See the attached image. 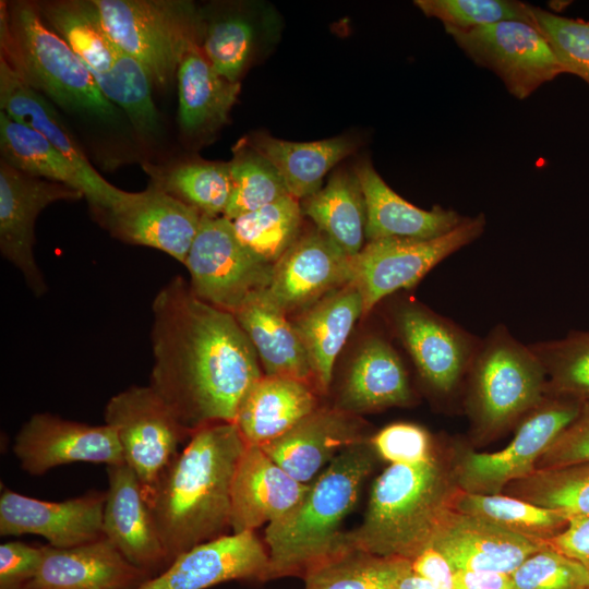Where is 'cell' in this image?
<instances>
[{
	"instance_id": "b9f144b4",
	"label": "cell",
	"mask_w": 589,
	"mask_h": 589,
	"mask_svg": "<svg viewBox=\"0 0 589 589\" xmlns=\"http://www.w3.org/2000/svg\"><path fill=\"white\" fill-rule=\"evenodd\" d=\"M229 164L231 194L226 218L233 220L290 195L280 172L244 137L232 147Z\"/></svg>"
},
{
	"instance_id": "681fc988",
	"label": "cell",
	"mask_w": 589,
	"mask_h": 589,
	"mask_svg": "<svg viewBox=\"0 0 589 589\" xmlns=\"http://www.w3.org/2000/svg\"><path fill=\"white\" fill-rule=\"evenodd\" d=\"M589 461V404L557 436L536 465V470Z\"/></svg>"
},
{
	"instance_id": "11a10c76",
	"label": "cell",
	"mask_w": 589,
	"mask_h": 589,
	"mask_svg": "<svg viewBox=\"0 0 589 589\" xmlns=\"http://www.w3.org/2000/svg\"><path fill=\"white\" fill-rule=\"evenodd\" d=\"M396 589H435V587L411 569L400 579Z\"/></svg>"
},
{
	"instance_id": "f546056e",
	"label": "cell",
	"mask_w": 589,
	"mask_h": 589,
	"mask_svg": "<svg viewBox=\"0 0 589 589\" xmlns=\"http://www.w3.org/2000/svg\"><path fill=\"white\" fill-rule=\"evenodd\" d=\"M411 401L408 374L394 347L382 337H368L350 363L336 407L358 414Z\"/></svg>"
},
{
	"instance_id": "7a4b0ae2",
	"label": "cell",
	"mask_w": 589,
	"mask_h": 589,
	"mask_svg": "<svg viewBox=\"0 0 589 589\" xmlns=\"http://www.w3.org/2000/svg\"><path fill=\"white\" fill-rule=\"evenodd\" d=\"M247 444L235 423L200 428L147 498L168 565L230 528L231 489Z\"/></svg>"
},
{
	"instance_id": "74e56055",
	"label": "cell",
	"mask_w": 589,
	"mask_h": 589,
	"mask_svg": "<svg viewBox=\"0 0 589 589\" xmlns=\"http://www.w3.org/2000/svg\"><path fill=\"white\" fill-rule=\"evenodd\" d=\"M450 508L540 543H549L562 533L570 517L504 493L490 495L460 489L455 493Z\"/></svg>"
},
{
	"instance_id": "816d5d0a",
	"label": "cell",
	"mask_w": 589,
	"mask_h": 589,
	"mask_svg": "<svg viewBox=\"0 0 589 589\" xmlns=\"http://www.w3.org/2000/svg\"><path fill=\"white\" fill-rule=\"evenodd\" d=\"M589 572V516H570L567 528L548 543Z\"/></svg>"
},
{
	"instance_id": "ba28073f",
	"label": "cell",
	"mask_w": 589,
	"mask_h": 589,
	"mask_svg": "<svg viewBox=\"0 0 589 589\" xmlns=\"http://www.w3.org/2000/svg\"><path fill=\"white\" fill-rule=\"evenodd\" d=\"M582 404L546 394L517 425L514 438L494 453L453 445L458 488L479 494H502L507 484L536 471L540 457L577 418Z\"/></svg>"
},
{
	"instance_id": "8fae6325",
	"label": "cell",
	"mask_w": 589,
	"mask_h": 589,
	"mask_svg": "<svg viewBox=\"0 0 589 589\" xmlns=\"http://www.w3.org/2000/svg\"><path fill=\"white\" fill-rule=\"evenodd\" d=\"M184 265L192 292L230 313L251 293L268 288L274 268L241 243L225 216H202Z\"/></svg>"
},
{
	"instance_id": "277c9868",
	"label": "cell",
	"mask_w": 589,
	"mask_h": 589,
	"mask_svg": "<svg viewBox=\"0 0 589 589\" xmlns=\"http://www.w3.org/2000/svg\"><path fill=\"white\" fill-rule=\"evenodd\" d=\"M375 456L370 441L341 450L310 484L301 502L267 525V579L304 576L337 555L341 521L357 503L360 489L374 468Z\"/></svg>"
},
{
	"instance_id": "44dd1931",
	"label": "cell",
	"mask_w": 589,
	"mask_h": 589,
	"mask_svg": "<svg viewBox=\"0 0 589 589\" xmlns=\"http://www.w3.org/2000/svg\"><path fill=\"white\" fill-rule=\"evenodd\" d=\"M107 474L104 537L131 564L147 574L168 564L152 509L134 471L121 462L107 466Z\"/></svg>"
},
{
	"instance_id": "ac0fdd59",
	"label": "cell",
	"mask_w": 589,
	"mask_h": 589,
	"mask_svg": "<svg viewBox=\"0 0 589 589\" xmlns=\"http://www.w3.org/2000/svg\"><path fill=\"white\" fill-rule=\"evenodd\" d=\"M351 257L315 226L303 230L274 265L267 292L287 314H296L351 283Z\"/></svg>"
},
{
	"instance_id": "d590c367",
	"label": "cell",
	"mask_w": 589,
	"mask_h": 589,
	"mask_svg": "<svg viewBox=\"0 0 589 589\" xmlns=\"http://www.w3.org/2000/svg\"><path fill=\"white\" fill-rule=\"evenodd\" d=\"M143 169L155 188L195 208L202 216H224L231 194L229 161L199 157L165 164L145 161Z\"/></svg>"
},
{
	"instance_id": "6da1fadb",
	"label": "cell",
	"mask_w": 589,
	"mask_h": 589,
	"mask_svg": "<svg viewBox=\"0 0 589 589\" xmlns=\"http://www.w3.org/2000/svg\"><path fill=\"white\" fill-rule=\"evenodd\" d=\"M149 386L179 423H233L252 386L264 375L248 336L232 313L199 299L180 277L153 304Z\"/></svg>"
},
{
	"instance_id": "e0dca14e",
	"label": "cell",
	"mask_w": 589,
	"mask_h": 589,
	"mask_svg": "<svg viewBox=\"0 0 589 589\" xmlns=\"http://www.w3.org/2000/svg\"><path fill=\"white\" fill-rule=\"evenodd\" d=\"M13 453L21 468L33 476L72 462H124L116 431L108 424L91 425L50 413L32 416L15 436Z\"/></svg>"
},
{
	"instance_id": "8992f818",
	"label": "cell",
	"mask_w": 589,
	"mask_h": 589,
	"mask_svg": "<svg viewBox=\"0 0 589 589\" xmlns=\"http://www.w3.org/2000/svg\"><path fill=\"white\" fill-rule=\"evenodd\" d=\"M470 436L483 445L510 430L546 395L544 369L504 326L479 344L466 378Z\"/></svg>"
},
{
	"instance_id": "603a6c76",
	"label": "cell",
	"mask_w": 589,
	"mask_h": 589,
	"mask_svg": "<svg viewBox=\"0 0 589 589\" xmlns=\"http://www.w3.org/2000/svg\"><path fill=\"white\" fill-rule=\"evenodd\" d=\"M364 422L337 407L317 408L289 431L260 446L297 481L308 484L341 450L366 442Z\"/></svg>"
},
{
	"instance_id": "ab89813d",
	"label": "cell",
	"mask_w": 589,
	"mask_h": 589,
	"mask_svg": "<svg viewBox=\"0 0 589 589\" xmlns=\"http://www.w3.org/2000/svg\"><path fill=\"white\" fill-rule=\"evenodd\" d=\"M411 569L409 560L348 551L309 570L305 589H396Z\"/></svg>"
},
{
	"instance_id": "d6a6232c",
	"label": "cell",
	"mask_w": 589,
	"mask_h": 589,
	"mask_svg": "<svg viewBox=\"0 0 589 589\" xmlns=\"http://www.w3.org/2000/svg\"><path fill=\"white\" fill-rule=\"evenodd\" d=\"M244 140L276 167L289 194L299 201L316 193L328 171L361 145L354 134L292 142L256 131L244 136Z\"/></svg>"
},
{
	"instance_id": "5bb4252c",
	"label": "cell",
	"mask_w": 589,
	"mask_h": 589,
	"mask_svg": "<svg viewBox=\"0 0 589 589\" xmlns=\"http://www.w3.org/2000/svg\"><path fill=\"white\" fill-rule=\"evenodd\" d=\"M396 333L423 383L435 394H454L467 378L479 344L464 329L413 301L393 313Z\"/></svg>"
},
{
	"instance_id": "cb8c5ba5",
	"label": "cell",
	"mask_w": 589,
	"mask_h": 589,
	"mask_svg": "<svg viewBox=\"0 0 589 589\" xmlns=\"http://www.w3.org/2000/svg\"><path fill=\"white\" fill-rule=\"evenodd\" d=\"M309 486L287 473L260 446L247 445L231 489L232 533L254 531L279 520L301 502Z\"/></svg>"
},
{
	"instance_id": "3957f363",
	"label": "cell",
	"mask_w": 589,
	"mask_h": 589,
	"mask_svg": "<svg viewBox=\"0 0 589 589\" xmlns=\"http://www.w3.org/2000/svg\"><path fill=\"white\" fill-rule=\"evenodd\" d=\"M458 489L453 445L422 462L389 465L373 484L361 524L339 536L337 554L412 561L431 546Z\"/></svg>"
},
{
	"instance_id": "f907efd6",
	"label": "cell",
	"mask_w": 589,
	"mask_h": 589,
	"mask_svg": "<svg viewBox=\"0 0 589 589\" xmlns=\"http://www.w3.org/2000/svg\"><path fill=\"white\" fill-rule=\"evenodd\" d=\"M44 557V546L21 541L0 545V589H24L35 577Z\"/></svg>"
},
{
	"instance_id": "f35d334b",
	"label": "cell",
	"mask_w": 589,
	"mask_h": 589,
	"mask_svg": "<svg viewBox=\"0 0 589 589\" xmlns=\"http://www.w3.org/2000/svg\"><path fill=\"white\" fill-rule=\"evenodd\" d=\"M92 73L104 96L124 111L140 137L148 141L159 135L161 121L152 96L153 83L137 60L121 50L108 71Z\"/></svg>"
},
{
	"instance_id": "7c38bea8",
	"label": "cell",
	"mask_w": 589,
	"mask_h": 589,
	"mask_svg": "<svg viewBox=\"0 0 589 589\" xmlns=\"http://www.w3.org/2000/svg\"><path fill=\"white\" fill-rule=\"evenodd\" d=\"M448 34L471 61L496 74L519 100L566 73L548 40L530 23L503 21Z\"/></svg>"
},
{
	"instance_id": "db71d44e",
	"label": "cell",
	"mask_w": 589,
	"mask_h": 589,
	"mask_svg": "<svg viewBox=\"0 0 589 589\" xmlns=\"http://www.w3.org/2000/svg\"><path fill=\"white\" fill-rule=\"evenodd\" d=\"M454 589H514L512 575L485 570H454Z\"/></svg>"
},
{
	"instance_id": "d6986e66",
	"label": "cell",
	"mask_w": 589,
	"mask_h": 589,
	"mask_svg": "<svg viewBox=\"0 0 589 589\" xmlns=\"http://www.w3.org/2000/svg\"><path fill=\"white\" fill-rule=\"evenodd\" d=\"M106 492L91 491L62 502L41 501L9 489L0 496V534H37L53 548H71L104 537Z\"/></svg>"
},
{
	"instance_id": "30bf717a",
	"label": "cell",
	"mask_w": 589,
	"mask_h": 589,
	"mask_svg": "<svg viewBox=\"0 0 589 589\" xmlns=\"http://www.w3.org/2000/svg\"><path fill=\"white\" fill-rule=\"evenodd\" d=\"M105 422L117 434L124 462L136 474L147 501L160 478L193 433L148 386H131L112 396Z\"/></svg>"
},
{
	"instance_id": "e575fe53",
	"label": "cell",
	"mask_w": 589,
	"mask_h": 589,
	"mask_svg": "<svg viewBox=\"0 0 589 589\" xmlns=\"http://www.w3.org/2000/svg\"><path fill=\"white\" fill-rule=\"evenodd\" d=\"M1 160L9 166L80 191L92 211L100 200L92 184L74 164L37 131L15 121L0 110Z\"/></svg>"
},
{
	"instance_id": "4fadbf2b",
	"label": "cell",
	"mask_w": 589,
	"mask_h": 589,
	"mask_svg": "<svg viewBox=\"0 0 589 589\" xmlns=\"http://www.w3.org/2000/svg\"><path fill=\"white\" fill-rule=\"evenodd\" d=\"M202 8L200 49L211 65L231 82L276 47L283 20L264 1H221Z\"/></svg>"
},
{
	"instance_id": "f5cc1de1",
	"label": "cell",
	"mask_w": 589,
	"mask_h": 589,
	"mask_svg": "<svg viewBox=\"0 0 589 589\" xmlns=\"http://www.w3.org/2000/svg\"><path fill=\"white\" fill-rule=\"evenodd\" d=\"M412 570L426 578L435 589H454L453 569L445 557L430 546L411 561Z\"/></svg>"
},
{
	"instance_id": "ffe728a7",
	"label": "cell",
	"mask_w": 589,
	"mask_h": 589,
	"mask_svg": "<svg viewBox=\"0 0 589 589\" xmlns=\"http://www.w3.org/2000/svg\"><path fill=\"white\" fill-rule=\"evenodd\" d=\"M268 566V551L254 531L224 534L181 553L135 589H207L229 580H263Z\"/></svg>"
},
{
	"instance_id": "7bdbcfd3",
	"label": "cell",
	"mask_w": 589,
	"mask_h": 589,
	"mask_svg": "<svg viewBox=\"0 0 589 589\" xmlns=\"http://www.w3.org/2000/svg\"><path fill=\"white\" fill-rule=\"evenodd\" d=\"M503 493L568 516H589V461L536 470Z\"/></svg>"
},
{
	"instance_id": "8d00e7d4",
	"label": "cell",
	"mask_w": 589,
	"mask_h": 589,
	"mask_svg": "<svg viewBox=\"0 0 589 589\" xmlns=\"http://www.w3.org/2000/svg\"><path fill=\"white\" fill-rule=\"evenodd\" d=\"M47 26L95 72L108 71L121 49L107 33L95 0L35 2Z\"/></svg>"
},
{
	"instance_id": "c3c4849f",
	"label": "cell",
	"mask_w": 589,
	"mask_h": 589,
	"mask_svg": "<svg viewBox=\"0 0 589 589\" xmlns=\"http://www.w3.org/2000/svg\"><path fill=\"white\" fill-rule=\"evenodd\" d=\"M376 455L393 464H417L432 458L440 449L422 426L408 422L392 423L370 438Z\"/></svg>"
},
{
	"instance_id": "9a60e30c",
	"label": "cell",
	"mask_w": 589,
	"mask_h": 589,
	"mask_svg": "<svg viewBox=\"0 0 589 589\" xmlns=\"http://www.w3.org/2000/svg\"><path fill=\"white\" fill-rule=\"evenodd\" d=\"M84 195L65 184L31 176L0 160V252L36 296L47 291L34 256L35 223L44 208Z\"/></svg>"
},
{
	"instance_id": "484cf974",
	"label": "cell",
	"mask_w": 589,
	"mask_h": 589,
	"mask_svg": "<svg viewBox=\"0 0 589 589\" xmlns=\"http://www.w3.org/2000/svg\"><path fill=\"white\" fill-rule=\"evenodd\" d=\"M0 110L44 135L74 164L99 196L100 207L92 212L111 208L127 196L128 192L109 183L91 165L56 106L26 85L2 58H0Z\"/></svg>"
},
{
	"instance_id": "9c48e42d",
	"label": "cell",
	"mask_w": 589,
	"mask_h": 589,
	"mask_svg": "<svg viewBox=\"0 0 589 589\" xmlns=\"http://www.w3.org/2000/svg\"><path fill=\"white\" fill-rule=\"evenodd\" d=\"M486 226L481 213L446 235L433 239L384 238L368 241L351 257V284L358 289L366 316L387 296L416 286L433 267L477 240Z\"/></svg>"
},
{
	"instance_id": "7402d4cb",
	"label": "cell",
	"mask_w": 589,
	"mask_h": 589,
	"mask_svg": "<svg viewBox=\"0 0 589 589\" xmlns=\"http://www.w3.org/2000/svg\"><path fill=\"white\" fill-rule=\"evenodd\" d=\"M548 545L452 508L443 517L431 543L453 572L485 570L508 575Z\"/></svg>"
},
{
	"instance_id": "83f0119b",
	"label": "cell",
	"mask_w": 589,
	"mask_h": 589,
	"mask_svg": "<svg viewBox=\"0 0 589 589\" xmlns=\"http://www.w3.org/2000/svg\"><path fill=\"white\" fill-rule=\"evenodd\" d=\"M360 317H363L362 299L349 283L290 320L305 351L317 392L328 390L335 361Z\"/></svg>"
},
{
	"instance_id": "7dc6e473",
	"label": "cell",
	"mask_w": 589,
	"mask_h": 589,
	"mask_svg": "<svg viewBox=\"0 0 589 589\" xmlns=\"http://www.w3.org/2000/svg\"><path fill=\"white\" fill-rule=\"evenodd\" d=\"M514 589H589V572L573 557L548 545L513 574Z\"/></svg>"
},
{
	"instance_id": "4dcf8cb0",
	"label": "cell",
	"mask_w": 589,
	"mask_h": 589,
	"mask_svg": "<svg viewBox=\"0 0 589 589\" xmlns=\"http://www.w3.org/2000/svg\"><path fill=\"white\" fill-rule=\"evenodd\" d=\"M232 314L255 349L265 375L296 378L315 388L305 351L291 321L267 289L251 293Z\"/></svg>"
},
{
	"instance_id": "bcb514c9",
	"label": "cell",
	"mask_w": 589,
	"mask_h": 589,
	"mask_svg": "<svg viewBox=\"0 0 589 589\" xmlns=\"http://www.w3.org/2000/svg\"><path fill=\"white\" fill-rule=\"evenodd\" d=\"M536 28L544 36L568 74L589 85V21L531 8Z\"/></svg>"
},
{
	"instance_id": "f6af8a7d",
	"label": "cell",
	"mask_w": 589,
	"mask_h": 589,
	"mask_svg": "<svg viewBox=\"0 0 589 589\" xmlns=\"http://www.w3.org/2000/svg\"><path fill=\"white\" fill-rule=\"evenodd\" d=\"M413 3L425 16L441 21L447 34L503 21L534 25L532 5L517 0H416Z\"/></svg>"
},
{
	"instance_id": "d4e9b609",
	"label": "cell",
	"mask_w": 589,
	"mask_h": 589,
	"mask_svg": "<svg viewBox=\"0 0 589 589\" xmlns=\"http://www.w3.org/2000/svg\"><path fill=\"white\" fill-rule=\"evenodd\" d=\"M147 575L103 537L71 548L44 546L39 569L24 589H135Z\"/></svg>"
},
{
	"instance_id": "60d3db41",
	"label": "cell",
	"mask_w": 589,
	"mask_h": 589,
	"mask_svg": "<svg viewBox=\"0 0 589 589\" xmlns=\"http://www.w3.org/2000/svg\"><path fill=\"white\" fill-rule=\"evenodd\" d=\"M303 216L300 201L289 195L231 221L241 243L274 266L302 233Z\"/></svg>"
},
{
	"instance_id": "836d02e7",
	"label": "cell",
	"mask_w": 589,
	"mask_h": 589,
	"mask_svg": "<svg viewBox=\"0 0 589 589\" xmlns=\"http://www.w3.org/2000/svg\"><path fill=\"white\" fill-rule=\"evenodd\" d=\"M303 215L348 256L366 243V204L354 169L335 170L325 187L300 201Z\"/></svg>"
},
{
	"instance_id": "1f68e13d",
	"label": "cell",
	"mask_w": 589,
	"mask_h": 589,
	"mask_svg": "<svg viewBox=\"0 0 589 589\" xmlns=\"http://www.w3.org/2000/svg\"><path fill=\"white\" fill-rule=\"evenodd\" d=\"M317 408L312 385L291 377L264 374L244 397L233 423L247 445L263 446Z\"/></svg>"
},
{
	"instance_id": "ee69618b",
	"label": "cell",
	"mask_w": 589,
	"mask_h": 589,
	"mask_svg": "<svg viewBox=\"0 0 589 589\" xmlns=\"http://www.w3.org/2000/svg\"><path fill=\"white\" fill-rule=\"evenodd\" d=\"M546 375V394L589 404V330L529 346Z\"/></svg>"
},
{
	"instance_id": "2e32d148",
	"label": "cell",
	"mask_w": 589,
	"mask_h": 589,
	"mask_svg": "<svg viewBox=\"0 0 589 589\" xmlns=\"http://www.w3.org/2000/svg\"><path fill=\"white\" fill-rule=\"evenodd\" d=\"M93 214L112 237L163 251L182 264L202 219L199 211L152 184L141 192H128L113 207Z\"/></svg>"
},
{
	"instance_id": "5b68a950",
	"label": "cell",
	"mask_w": 589,
	"mask_h": 589,
	"mask_svg": "<svg viewBox=\"0 0 589 589\" xmlns=\"http://www.w3.org/2000/svg\"><path fill=\"white\" fill-rule=\"evenodd\" d=\"M0 47V58L56 107L100 123L121 118L86 63L44 22L35 2L1 1Z\"/></svg>"
},
{
	"instance_id": "52a82bcc",
	"label": "cell",
	"mask_w": 589,
	"mask_h": 589,
	"mask_svg": "<svg viewBox=\"0 0 589 589\" xmlns=\"http://www.w3.org/2000/svg\"><path fill=\"white\" fill-rule=\"evenodd\" d=\"M115 44L167 87L187 53L200 48L202 8L189 0H95Z\"/></svg>"
},
{
	"instance_id": "4316f807",
	"label": "cell",
	"mask_w": 589,
	"mask_h": 589,
	"mask_svg": "<svg viewBox=\"0 0 589 589\" xmlns=\"http://www.w3.org/2000/svg\"><path fill=\"white\" fill-rule=\"evenodd\" d=\"M366 204V242L384 238L433 239L448 233L467 216L434 205L422 209L397 194L368 157L353 166Z\"/></svg>"
},
{
	"instance_id": "f1b7e54d",
	"label": "cell",
	"mask_w": 589,
	"mask_h": 589,
	"mask_svg": "<svg viewBox=\"0 0 589 589\" xmlns=\"http://www.w3.org/2000/svg\"><path fill=\"white\" fill-rule=\"evenodd\" d=\"M177 82L180 133L190 144H204L228 123L241 83L220 75L200 48L184 56Z\"/></svg>"
}]
</instances>
